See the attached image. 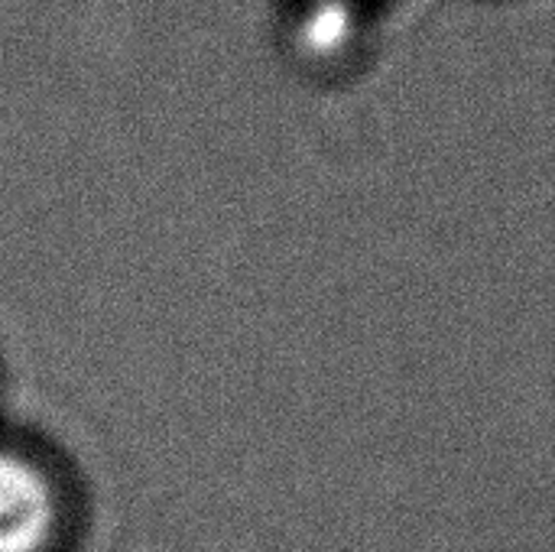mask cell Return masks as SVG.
I'll use <instances>...</instances> for the list:
<instances>
[{
	"instance_id": "6da1fadb",
	"label": "cell",
	"mask_w": 555,
	"mask_h": 552,
	"mask_svg": "<svg viewBox=\"0 0 555 552\" xmlns=\"http://www.w3.org/2000/svg\"><path fill=\"white\" fill-rule=\"evenodd\" d=\"M59 524L55 488L39 465L0 452V552H42Z\"/></svg>"
},
{
	"instance_id": "7a4b0ae2",
	"label": "cell",
	"mask_w": 555,
	"mask_h": 552,
	"mask_svg": "<svg viewBox=\"0 0 555 552\" xmlns=\"http://www.w3.org/2000/svg\"><path fill=\"white\" fill-rule=\"evenodd\" d=\"M348 7L345 0H319L302 20V42L315 52H332L348 39Z\"/></svg>"
}]
</instances>
